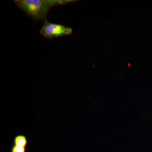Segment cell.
<instances>
[{
  "label": "cell",
  "mask_w": 152,
  "mask_h": 152,
  "mask_svg": "<svg viewBox=\"0 0 152 152\" xmlns=\"http://www.w3.org/2000/svg\"><path fill=\"white\" fill-rule=\"evenodd\" d=\"M74 0H15L18 8L35 21H45L52 7L74 2Z\"/></svg>",
  "instance_id": "6da1fadb"
},
{
  "label": "cell",
  "mask_w": 152,
  "mask_h": 152,
  "mask_svg": "<svg viewBox=\"0 0 152 152\" xmlns=\"http://www.w3.org/2000/svg\"><path fill=\"white\" fill-rule=\"evenodd\" d=\"M72 32L70 27L61 24L51 23L47 20L44 21L39 31L41 35L49 39L69 35Z\"/></svg>",
  "instance_id": "7a4b0ae2"
},
{
  "label": "cell",
  "mask_w": 152,
  "mask_h": 152,
  "mask_svg": "<svg viewBox=\"0 0 152 152\" xmlns=\"http://www.w3.org/2000/svg\"><path fill=\"white\" fill-rule=\"evenodd\" d=\"M15 145L25 148L27 145V140L26 137L23 135H19L15 139Z\"/></svg>",
  "instance_id": "3957f363"
},
{
  "label": "cell",
  "mask_w": 152,
  "mask_h": 152,
  "mask_svg": "<svg viewBox=\"0 0 152 152\" xmlns=\"http://www.w3.org/2000/svg\"><path fill=\"white\" fill-rule=\"evenodd\" d=\"M12 152H25V148L15 145L12 149Z\"/></svg>",
  "instance_id": "277c9868"
}]
</instances>
